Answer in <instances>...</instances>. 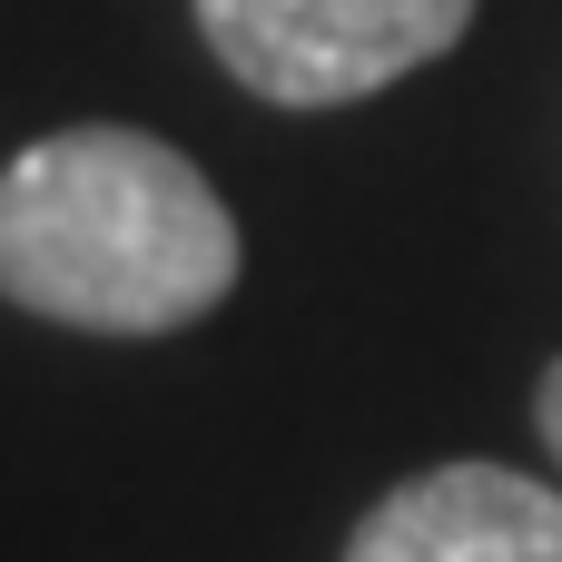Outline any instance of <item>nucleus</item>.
Wrapping results in <instances>:
<instances>
[{
	"label": "nucleus",
	"instance_id": "obj_1",
	"mask_svg": "<svg viewBox=\"0 0 562 562\" xmlns=\"http://www.w3.org/2000/svg\"><path fill=\"white\" fill-rule=\"evenodd\" d=\"M237 286L227 198L148 128H49L0 168V296L79 336H178Z\"/></svg>",
	"mask_w": 562,
	"mask_h": 562
},
{
	"label": "nucleus",
	"instance_id": "obj_2",
	"mask_svg": "<svg viewBox=\"0 0 562 562\" xmlns=\"http://www.w3.org/2000/svg\"><path fill=\"white\" fill-rule=\"evenodd\" d=\"M474 0H198L207 49L277 109H346L464 40Z\"/></svg>",
	"mask_w": 562,
	"mask_h": 562
},
{
	"label": "nucleus",
	"instance_id": "obj_3",
	"mask_svg": "<svg viewBox=\"0 0 562 562\" xmlns=\"http://www.w3.org/2000/svg\"><path fill=\"white\" fill-rule=\"evenodd\" d=\"M346 562H562V494L514 464H435L356 524Z\"/></svg>",
	"mask_w": 562,
	"mask_h": 562
},
{
	"label": "nucleus",
	"instance_id": "obj_4",
	"mask_svg": "<svg viewBox=\"0 0 562 562\" xmlns=\"http://www.w3.org/2000/svg\"><path fill=\"white\" fill-rule=\"evenodd\" d=\"M533 425H543V445H553V464H562V356L543 366V395H533Z\"/></svg>",
	"mask_w": 562,
	"mask_h": 562
}]
</instances>
